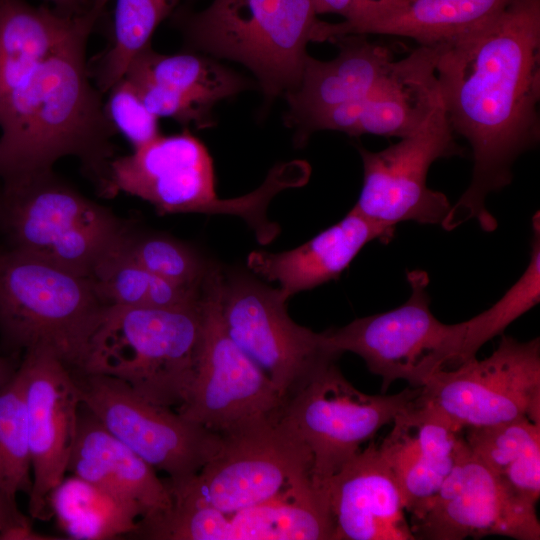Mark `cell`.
Returning <instances> with one entry per match:
<instances>
[{
  "label": "cell",
  "instance_id": "cell-1",
  "mask_svg": "<svg viewBox=\"0 0 540 540\" xmlns=\"http://www.w3.org/2000/svg\"><path fill=\"white\" fill-rule=\"evenodd\" d=\"M436 77L449 123L473 158L470 185L441 226L450 231L476 219L493 231L487 196L511 182L514 161L540 138V0H512L441 44Z\"/></svg>",
  "mask_w": 540,
  "mask_h": 540
},
{
  "label": "cell",
  "instance_id": "cell-2",
  "mask_svg": "<svg viewBox=\"0 0 540 540\" xmlns=\"http://www.w3.org/2000/svg\"><path fill=\"white\" fill-rule=\"evenodd\" d=\"M86 26L34 61L0 93V177L4 185L52 171L76 157L109 195L115 130L91 83Z\"/></svg>",
  "mask_w": 540,
  "mask_h": 540
},
{
  "label": "cell",
  "instance_id": "cell-3",
  "mask_svg": "<svg viewBox=\"0 0 540 540\" xmlns=\"http://www.w3.org/2000/svg\"><path fill=\"white\" fill-rule=\"evenodd\" d=\"M308 170L303 161L274 166L263 184L237 198L216 192L211 155L202 141L184 130L160 135L129 155L111 160L109 194L122 191L149 202L159 214H227L242 218L261 244L271 242L279 226L267 218V208L280 191L303 185Z\"/></svg>",
  "mask_w": 540,
  "mask_h": 540
},
{
  "label": "cell",
  "instance_id": "cell-4",
  "mask_svg": "<svg viewBox=\"0 0 540 540\" xmlns=\"http://www.w3.org/2000/svg\"><path fill=\"white\" fill-rule=\"evenodd\" d=\"M202 330L201 296L176 307L104 306L79 373L116 378L151 402L179 407L195 377Z\"/></svg>",
  "mask_w": 540,
  "mask_h": 540
},
{
  "label": "cell",
  "instance_id": "cell-5",
  "mask_svg": "<svg viewBox=\"0 0 540 540\" xmlns=\"http://www.w3.org/2000/svg\"><path fill=\"white\" fill-rule=\"evenodd\" d=\"M103 308L90 278L15 249L0 253V335L7 348L50 349L79 373Z\"/></svg>",
  "mask_w": 540,
  "mask_h": 540
},
{
  "label": "cell",
  "instance_id": "cell-6",
  "mask_svg": "<svg viewBox=\"0 0 540 540\" xmlns=\"http://www.w3.org/2000/svg\"><path fill=\"white\" fill-rule=\"evenodd\" d=\"M318 21L313 0H213L181 17L193 48L244 65L266 100L299 84Z\"/></svg>",
  "mask_w": 540,
  "mask_h": 540
},
{
  "label": "cell",
  "instance_id": "cell-7",
  "mask_svg": "<svg viewBox=\"0 0 540 540\" xmlns=\"http://www.w3.org/2000/svg\"><path fill=\"white\" fill-rule=\"evenodd\" d=\"M3 224L11 249L91 278L129 228L107 207L53 171L4 185Z\"/></svg>",
  "mask_w": 540,
  "mask_h": 540
},
{
  "label": "cell",
  "instance_id": "cell-8",
  "mask_svg": "<svg viewBox=\"0 0 540 540\" xmlns=\"http://www.w3.org/2000/svg\"><path fill=\"white\" fill-rule=\"evenodd\" d=\"M222 438L195 475L166 482L172 505L231 513L314 484L311 452L282 413Z\"/></svg>",
  "mask_w": 540,
  "mask_h": 540
},
{
  "label": "cell",
  "instance_id": "cell-9",
  "mask_svg": "<svg viewBox=\"0 0 540 540\" xmlns=\"http://www.w3.org/2000/svg\"><path fill=\"white\" fill-rule=\"evenodd\" d=\"M409 298L392 310L358 318L325 331L333 351L360 356L369 371L382 379V392L396 380L423 387L448 366H457L466 324H445L430 310L428 274L407 273Z\"/></svg>",
  "mask_w": 540,
  "mask_h": 540
},
{
  "label": "cell",
  "instance_id": "cell-10",
  "mask_svg": "<svg viewBox=\"0 0 540 540\" xmlns=\"http://www.w3.org/2000/svg\"><path fill=\"white\" fill-rule=\"evenodd\" d=\"M288 299L254 275L221 269L219 307L232 340L273 382L284 402L340 356L325 332L294 322Z\"/></svg>",
  "mask_w": 540,
  "mask_h": 540
},
{
  "label": "cell",
  "instance_id": "cell-11",
  "mask_svg": "<svg viewBox=\"0 0 540 540\" xmlns=\"http://www.w3.org/2000/svg\"><path fill=\"white\" fill-rule=\"evenodd\" d=\"M220 275L214 266L202 288L203 330L195 377L176 411L223 436L278 416L284 400L227 333L219 307Z\"/></svg>",
  "mask_w": 540,
  "mask_h": 540
},
{
  "label": "cell",
  "instance_id": "cell-12",
  "mask_svg": "<svg viewBox=\"0 0 540 540\" xmlns=\"http://www.w3.org/2000/svg\"><path fill=\"white\" fill-rule=\"evenodd\" d=\"M409 387L392 395L356 389L335 362L318 371L285 400L283 417L312 455V480L320 489L371 440L377 431L420 394Z\"/></svg>",
  "mask_w": 540,
  "mask_h": 540
},
{
  "label": "cell",
  "instance_id": "cell-13",
  "mask_svg": "<svg viewBox=\"0 0 540 540\" xmlns=\"http://www.w3.org/2000/svg\"><path fill=\"white\" fill-rule=\"evenodd\" d=\"M418 400L462 429L527 418L540 424V340L503 335L489 357L442 369L421 387Z\"/></svg>",
  "mask_w": 540,
  "mask_h": 540
},
{
  "label": "cell",
  "instance_id": "cell-14",
  "mask_svg": "<svg viewBox=\"0 0 540 540\" xmlns=\"http://www.w3.org/2000/svg\"><path fill=\"white\" fill-rule=\"evenodd\" d=\"M75 378L82 405L155 470L166 472L169 484L195 475L222 445L220 434L143 398L116 378L82 373Z\"/></svg>",
  "mask_w": 540,
  "mask_h": 540
},
{
  "label": "cell",
  "instance_id": "cell-15",
  "mask_svg": "<svg viewBox=\"0 0 540 540\" xmlns=\"http://www.w3.org/2000/svg\"><path fill=\"white\" fill-rule=\"evenodd\" d=\"M364 178L352 208L380 224L399 222L441 224L451 204L441 192L427 186L430 166L438 159L461 155L455 133L441 104L414 134L389 147L372 152L358 147Z\"/></svg>",
  "mask_w": 540,
  "mask_h": 540
},
{
  "label": "cell",
  "instance_id": "cell-16",
  "mask_svg": "<svg viewBox=\"0 0 540 540\" xmlns=\"http://www.w3.org/2000/svg\"><path fill=\"white\" fill-rule=\"evenodd\" d=\"M411 518L415 539L462 540L489 535L540 539L536 505L505 486L470 450L465 438L440 489Z\"/></svg>",
  "mask_w": 540,
  "mask_h": 540
},
{
  "label": "cell",
  "instance_id": "cell-17",
  "mask_svg": "<svg viewBox=\"0 0 540 540\" xmlns=\"http://www.w3.org/2000/svg\"><path fill=\"white\" fill-rule=\"evenodd\" d=\"M22 379L32 468L28 513L52 518L49 496L64 479L81 406L74 372L50 349L24 351L17 368Z\"/></svg>",
  "mask_w": 540,
  "mask_h": 540
},
{
  "label": "cell",
  "instance_id": "cell-18",
  "mask_svg": "<svg viewBox=\"0 0 540 540\" xmlns=\"http://www.w3.org/2000/svg\"><path fill=\"white\" fill-rule=\"evenodd\" d=\"M334 519L325 490H292L231 513L176 506L145 520L140 537L151 540H334Z\"/></svg>",
  "mask_w": 540,
  "mask_h": 540
},
{
  "label": "cell",
  "instance_id": "cell-19",
  "mask_svg": "<svg viewBox=\"0 0 540 540\" xmlns=\"http://www.w3.org/2000/svg\"><path fill=\"white\" fill-rule=\"evenodd\" d=\"M441 44L419 46L393 61L363 99L340 105L314 119L305 136L333 130L350 136L373 134L404 138L417 132L441 104L436 63Z\"/></svg>",
  "mask_w": 540,
  "mask_h": 540
},
{
  "label": "cell",
  "instance_id": "cell-20",
  "mask_svg": "<svg viewBox=\"0 0 540 540\" xmlns=\"http://www.w3.org/2000/svg\"><path fill=\"white\" fill-rule=\"evenodd\" d=\"M379 451L391 469L405 510L417 512L456 464L464 429L418 397L400 411Z\"/></svg>",
  "mask_w": 540,
  "mask_h": 540
},
{
  "label": "cell",
  "instance_id": "cell-21",
  "mask_svg": "<svg viewBox=\"0 0 540 540\" xmlns=\"http://www.w3.org/2000/svg\"><path fill=\"white\" fill-rule=\"evenodd\" d=\"M325 489L334 540H415L396 479L374 442L333 475Z\"/></svg>",
  "mask_w": 540,
  "mask_h": 540
},
{
  "label": "cell",
  "instance_id": "cell-22",
  "mask_svg": "<svg viewBox=\"0 0 540 540\" xmlns=\"http://www.w3.org/2000/svg\"><path fill=\"white\" fill-rule=\"evenodd\" d=\"M365 36L333 39L331 42L340 51L332 60L306 56L299 84L284 95L289 107L287 123L297 128L300 144L314 119L340 105L363 99L389 71L394 61L391 52Z\"/></svg>",
  "mask_w": 540,
  "mask_h": 540
},
{
  "label": "cell",
  "instance_id": "cell-23",
  "mask_svg": "<svg viewBox=\"0 0 540 540\" xmlns=\"http://www.w3.org/2000/svg\"><path fill=\"white\" fill-rule=\"evenodd\" d=\"M512 0H381L351 21L318 22L315 42L344 35L408 37L419 46L448 43L484 23Z\"/></svg>",
  "mask_w": 540,
  "mask_h": 540
},
{
  "label": "cell",
  "instance_id": "cell-24",
  "mask_svg": "<svg viewBox=\"0 0 540 540\" xmlns=\"http://www.w3.org/2000/svg\"><path fill=\"white\" fill-rule=\"evenodd\" d=\"M394 232V226L373 222L351 209L340 221L296 248L278 253L251 252L247 266L259 277L277 282L289 299L337 279L367 243H387Z\"/></svg>",
  "mask_w": 540,
  "mask_h": 540
},
{
  "label": "cell",
  "instance_id": "cell-25",
  "mask_svg": "<svg viewBox=\"0 0 540 540\" xmlns=\"http://www.w3.org/2000/svg\"><path fill=\"white\" fill-rule=\"evenodd\" d=\"M155 471L81 403L67 472L135 503L146 518L173 504L166 482Z\"/></svg>",
  "mask_w": 540,
  "mask_h": 540
},
{
  "label": "cell",
  "instance_id": "cell-26",
  "mask_svg": "<svg viewBox=\"0 0 540 540\" xmlns=\"http://www.w3.org/2000/svg\"><path fill=\"white\" fill-rule=\"evenodd\" d=\"M123 77L159 85L211 116L217 102L250 87L247 79L212 58L161 54L151 46L131 61Z\"/></svg>",
  "mask_w": 540,
  "mask_h": 540
},
{
  "label": "cell",
  "instance_id": "cell-27",
  "mask_svg": "<svg viewBox=\"0 0 540 540\" xmlns=\"http://www.w3.org/2000/svg\"><path fill=\"white\" fill-rule=\"evenodd\" d=\"M52 517L69 539L110 540L131 536L144 516L130 501L71 474L49 496Z\"/></svg>",
  "mask_w": 540,
  "mask_h": 540
},
{
  "label": "cell",
  "instance_id": "cell-28",
  "mask_svg": "<svg viewBox=\"0 0 540 540\" xmlns=\"http://www.w3.org/2000/svg\"><path fill=\"white\" fill-rule=\"evenodd\" d=\"M465 430L470 450L514 494L536 505L540 497V424L523 418Z\"/></svg>",
  "mask_w": 540,
  "mask_h": 540
},
{
  "label": "cell",
  "instance_id": "cell-29",
  "mask_svg": "<svg viewBox=\"0 0 540 540\" xmlns=\"http://www.w3.org/2000/svg\"><path fill=\"white\" fill-rule=\"evenodd\" d=\"M90 279L104 306H184L197 302L202 292V288H185L149 272L124 255L119 247L101 263Z\"/></svg>",
  "mask_w": 540,
  "mask_h": 540
},
{
  "label": "cell",
  "instance_id": "cell-30",
  "mask_svg": "<svg viewBox=\"0 0 540 540\" xmlns=\"http://www.w3.org/2000/svg\"><path fill=\"white\" fill-rule=\"evenodd\" d=\"M180 0H114L110 45L97 62L94 78L101 93L123 78L131 61L145 48L159 24Z\"/></svg>",
  "mask_w": 540,
  "mask_h": 540
},
{
  "label": "cell",
  "instance_id": "cell-31",
  "mask_svg": "<svg viewBox=\"0 0 540 540\" xmlns=\"http://www.w3.org/2000/svg\"><path fill=\"white\" fill-rule=\"evenodd\" d=\"M540 220L533 217L529 264L513 286L490 308L466 320L458 365L476 357L478 350L540 301Z\"/></svg>",
  "mask_w": 540,
  "mask_h": 540
},
{
  "label": "cell",
  "instance_id": "cell-32",
  "mask_svg": "<svg viewBox=\"0 0 540 540\" xmlns=\"http://www.w3.org/2000/svg\"><path fill=\"white\" fill-rule=\"evenodd\" d=\"M119 249L149 272L194 290L202 288L214 267L191 246L158 233L128 230Z\"/></svg>",
  "mask_w": 540,
  "mask_h": 540
},
{
  "label": "cell",
  "instance_id": "cell-33",
  "mask_svg": "<svg viewBox=\"0 0 540 540\" xmlns=\"http://www.w3.org/2000/svg\"><path fill=\"white\" fill-rule=\"evenodd\" d=\"M32 468L22 379L16 370L0 390V491L16 499L29 495Z\"/></svg>",
  "mask_w": 540,
  "mask_h": 540
},
{
  "label": "cell",
  "instance_id": "cell-34",
  "mask_svg": "<svg viewBox=\"0 0 540 540\" xmlns=\"http://www.w3.org/2000/svg\"><path fill=\"white\" fill-rule=\"evenodd\" d=\"M104 111L115 132H119L133 150L161 135L158 118L146 108L135 87L125 77L108 90Z\"/></svg>",
  "mask_w": 540,
  "mask_h": 540
},
{
  "label": "cell",
  "instance_id": "cell-35",
  "mask_svg": "<svg viewBox=\"0 0 540 540\" xmlns=\"http://www.w3.org/2000/svg\"><path fill=\"white\" fill-rule=\"evenodd\" d=\"M0 539H46L34 532L30 519L24 515L13 499L0 491Z\"/></svg>",
  "mask_w": 540,
  "mask_h": 540
},
{
  "label": "cell",
  "instance_id": "cell-36",
  "mask_svg": "<svg viewBox=\"0 0 540 540\" xmlns=\"http://www.w3.org/2000/svg\"><path fill=\"white\" fill-rule=\"evenodd\" d=\"M379 0H313L318 14H337L350 21L362 10Z\"/></svg>",
  "mask_w": 540,
  "mask_h": 540
},
{
  "label": "cell",
  "instance_id": "cell-37",
  "mask_svg": "<svg viewBox=\"0 0 540 540\" xmlns=\"http://www.w3.org/2000/svg\"><path fill=\"white\" fill-rule=\"evenodd\" d=\"M54 9L64 13H75L85 9L91 0H47Z\"/></svg>",
  "mask_w": 540,
  "mask_h": 540
},
{
  "label": "cell",
  "instance_id": "cell-38",
  "mask_svg": "<svg viewBox=\"0 0 540 540\" xmlns=\"http://www.w3.org/2000/svg\"><path fill=\"white\" fill-rule=\"evenodd\" d=\"M16 370L10 359L0 356V390L13 378Z\"/></svg>",
  "mask_w": 540,
  "mask_h": 540
}]
</instances>
